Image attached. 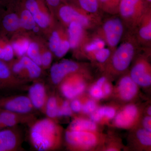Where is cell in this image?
Instances as JSON below:
<instances>
[{
  "mask_svg": "<svg viewBox=\"0 0 151 151\" xmlns=\"http://www.w3.org/2000/svg\"><path fill=\"white\" fill-rule=\"evenodd\" d=\"M97 125L95 122L86 119H76L71 122L69 129L71 131L92 132L96 130Z\"/></svg>",
  "mask_w": 151,
  "mask_h": 151,
  "instance_id": "17",
  "label": "cell"
},
{
  "mask_svg": "<svg viewBox=\"0 0 151 151\" xmlns=\"http://www.w3.org/2000/svg\"><path fill=\"white\" fill-rule=\"evenodd\" d=\"M30 139L32 145L38 151L53 150L59 142V129L51 119H42L32 127Z\"/></svg>",
  "mask_w": 151,
  "mask_h": 151,
  "instance_id": "1",
  "label": "cell"
},
{
  "mask_svg": "<svg viewBox=\"0 0 151 151\" xmlns=\"http://www.w3.org/2000/svg\"><path fill=\"white\" fill-rule=\"evenodd\" d=\"M42 65L44 66H48L51 63L52 54L50 52H46L41 55V58Z\"/></svg>",
  "mask_w": 151,
  "mask_h": 151,
  "instance_id": "37",
  "label": "cell"
},
{
  "mask_svg": "<svg viewBox=\"0 0 151 151\" xmlns=\"http://www.w3.org/2000/svg\"><path fill=\"white\" fill-rule=\"evenodd\" d=\"M6 0H0V3L4 2H5Z\"/></svg>",
  "mask_w": 151,
  "mask_h": 151,
  "instance_id": "47",
  "label": "cell"
},
{
  "mask_svg": "<svg viewBox=\"0 0 151 151\" xmlns=\"http://www.w3.org/2000/svg\"><path fill=\"white\" fill-rule=\"evenodd\" d=\"M105 80H106V79H105V77H101L100 79H98V81H97L96 84V85L101 87H103V85L105 84Z\"/></svg>",
  "mask_w": 151,
  "mask_h": 151,
  "instance_id": "42",
  "label": "cell"
},
{
  "mask_svg": "<svg viewBox=\"0 0 151 151\" xmlns=\"http://www.w3.org/2000/svg\"><path fill=\"white\" fill-rule=\"evenodd\" d=\"M108 151H116V149H114L113 148L109 149V150H108Z\"/></svg>",
  "mask_w": 151,
  "mask_h": 151,
  "instance_id": "46",
  "label": "cell"
},
{
  "mask_svg": "<svg viewBox=\"0 0 151 151\" xmlns=\"http://www.w3.org/2000/svg\"><path fill=\"white\" fill-rule=\"evenodd\" d=\"M14 57V50L12 45H6L2 46L0 43V60L8 62L12 59Z\"/></svg>",
  "mask_w": 151,
  "mask_h": 151,
  "instance_id": "25",
  "label": "cell"
},
{
  "mask_svg": "<svg viewBox=\"0 0 151 151\" xmlns=\"http://www.w3.org/2000/svg\"><path fill=\"white\" fill-rule=\"evenodd\" d=\"M101 2L103 3H106L109 2L111 1H117L119 0H100Z\"/></svg>",
  "mask_w": 151,
  "mask_h": 151,
  "instance_id": "43",
  "label": "cell"
},
{
  "mask_svg": "<svg viewBox=\"0 0 151 151\" xmlns=\"http://www.w3.org/2000/svg\"><path fill=\"white\" fill-rule=\"evenodd\" d=\"M137 136L140 142L144 146H150L151 145V132L145 129H141L137 132Z\"/></svg>",
  "mask_w": 151,
  "mask_h": 151,
  "instance_id": "27",
  "label": "cell"
},
{
  "mask_svg": "<svg viewBox=\"0 0 151 151\" xmlns=\"http://www.w3.org/2000/svg\"><path fill=\"white\" fill-rule=\"evenodd\" d=\"M20 19V27L27 29H33L36 26V22L32 15L27 9L22 12Z\"/></svg>",
  "mask_w": 151,
  "mask_h": 151,
  "instance_id": "21",
  "label": "cell"
},
{
  "mask_svg": "<svg viewBox=\"0 0 151 151\" xmlns=\"http://www.w3.org/2000/svg\"><path fill=\"white\" fill-rule=\"evenodd\" d=\"M134 52L132 44L125 42L117 49L113 58V64L115 69L119 71L127 69L132 62Z\"/></svg>",
  "mask_w": 151,
  "mask_h": 151,
  "instance_id": "4",
  "label": "cell"
},
{
  "mask_svg": "<svg viewBox=\"0 0 151 151\" xmlns=\"http://www.w3.org/2000/svg\"><path fill=\"white\" fill-rule=\"evenodd\" d=\"M25 5L27 9L32 15L36 23L40 27L45 28L48 25L50 22L49 18L40 11L37 0H26Z\"/></svg>",
  "mask_w": 151,
  "mask_h": 151,
  "instance_id": "14",
  "label": "cell"
},
{
  "mask_svg": "<svg viewBox=\"0 0 151 151\" xmlns=\"http://www.w3.org/2000/svg\"><path fill=\"white\" fill-rule=\"evenodd\" d=\"M118 90L121 98L126 101H129L137 94V85L130 76H124L119 82Z\"/></svg>",
  "mask_w": 151,
  "mask_h": 151,
  "instance_id": "12",
  "label": "cell"
},
{
  "mask_svg": "<svg viewBox=\"0 0 151 151\" xmlns=\"http://www.w3.org/2000/svg\"><path fill=\"white\" fill-rule=\"evenodd\" d=\"M45 106V112L49 118L53 119L57 117L59 107L55 97L52 96L49 97L47 100Z\"/></svg>",
  "mask_w": 151,
  "mask_h": 151,
  "instance_id": "22",
  "label": "cell"
},
{
  "mask_svg": "<svg viewBox=\"0 0 151 151\" xmlns=\"http://www.w3.org/2000/svg\"><path fill=\"white\" fill-rule=\"evenodd\" d=\"M104 31L108 44L115 47L119 44L123 35V24L118 18L109 20L104 26Z\"/></svg>",
  "mask_w": 151,
  "mask_h": 151,
  "instance_id": "5",
  "label": "cell"
},
{
  "mask_svg": "<svg viewBox=\"0 0 151 151\" xmlns=\"http://www.w3.org/2000/svg\"><path fill=\"white\" fill-rule=\"evenodd\" d=\"M96 111L103 118L104 116L108 119H113L116 115V111L113 108L109 107H103L96 109Z\"/></svg>",
  "mask_w": 151,
  "mask_h": 151,
  "instance_id": "30",
  "label": "cell"
},
{
  "mask_svg": "<svg viewBox=\"0 0 151 151\" xmlns=\"http://www.w3.org/2000/svg\"><path fill=\"white\" fill-rule=\"evenodd\" d=\"M147 113L149 116H150L151 115V107H149L147 110Z\"/></svg>",
  "mask_w": 151,
  "mask_h": 151,
  "instance_id": "45",
  "label": "cell"
},
{
  "mask_svg": "<svg viewBox=\"0 0 151 151\" xmlns=\"http://www.w3.org/2000/svg\"><path fill=\"white\" fill-rule=\"evenodd\" d=\"M28 57L38 65H42L40 55L39 52V49L37 44L35 42H32L29 44V46L27 51Z\"/></svg>",
  "mask_w": 151,
  "mask_h": 151,
  "instance_id": "23",
  "label": "cell"
},
{
  "mask_svg": "<svg viewBox=\"0 0 151 151\" xmlns=\"http://www.w3.org/2000/svg\"><path fill=\"white\" fill-rule=\"evenodd\" d=\"M29 44L28 40L24 39L14 42L12 46L13 50L18 55L22 56L27 52Z\"/></svg>",
  "mask_w": 151,
  "mask_h": 151,
  "instance_id": "24",
  "label": "cell"
},
{
  "mask_svg": "<svg viewBox=\"0 0 151 151\" xmlns=\"http://www.w3.org/2000/svg\"><path fill=\"white\" fill-rule=\"evenodd\" d=\"M62 0H45L49 5L52 7H56L58 5Z\"/></svg>",
  "mask_w": 151,
  "mask_h": 151,
  "instance_id": "40",
  "label": "cell"
},
{
  "mask_svg": "<svg viewBox=\"0 0 151 151\" xmlns=\"http://www.w3.org/2000/svg\"><path fill=\"white\" fill-rule=\"evenodd\" d=\"M70 107L72 111L78 113L82 110V105L79 100L74 99L70 103Z\"/></svg>",
  "mask_w": 151,
  "mask_h": 151,
  "instance_id": "38",
  "label": "cell"
},
{
  "mask_svg": "<svg viewBox=\"0 0 151 151\" xmlns=\"http://www.w3.org/2000/svg\"><path fill=\"white\" fill-rule=\"evenodd\" d=\"M89 94L93 98L97 99H101L104 96V92L102 87L95 84L92 86L89 90Z\"/></svg>",
  "mask_w": 151,
  "mask_h": 151,
  "instance_id": "34",
  "label": "cell"
},
{
  "mask_svg": "<svg viewBox=\"0 0 151 151\" xmlns=\"http://www.w3.org/2000/svg\"><path fill=\"white\" fill-rule=\"evenodd\" d=\"M72 113V111L70 107V103L67 100H65L63 102L61 106L58 108L57 117L70 116Z\"/></svg>",
  "mask_w": 151,
  "mask_h": 151,
  "instance_id": "31",
  "label": "cell"
},
{
  "mask_svg": "<svg viewBox=\"0 0 151 151\" xmlns=\"http://www.w3.org/2000/svg\"><path fill=\"white\" fill-rule=\"evenodd\" d=\"M2 128H3V127H2L1 125V124H0V130H1V129Z\"/></svg>",
  "mask_w": 151,
  "mask_h": 151,
  "instance_id": "48",
  "label": "cell"
},
{
  "mask_svg": "<svg viewBox=\"0 0 151 151\" xmlns=\"http://www.w3.org/2000/svg\"><path fill=\"white\" fill-rule=\"evenodd\" d=\"M138 114V110L134 105H130L125 107L116 115L115 124L119 128H126L132 126Z\"/></svg>",
  "mask_w": 151,
  "mask_h": 151,
  "instance_id": "7",
  "label": "cell"
},
{
  "mask_svg": "<svg viewBox=\"0 0 151 151\" xmlns=\"http://www.w3.org/2000/svg\"><path fill=\"white\" fill-rule=\"evenodd\" d=\"M2 23L3 27L8 32L14 31L20 27L19 19L14 13L9 14L4 17Z\"/></svg>",
  "mask_w": 151,
  "mask_h": 151,
  "instance_id": "20",
  "label": "cell"
},
{
  "mask_svg": "<svg viewBox=\"0 0 151 151\" xmlns=\"http://www.w3.org/2000/svg\"><path fill=\"white\" fill-rule=\"evenodd\" d=\"M104 93L106 95H108L111 93V85L108 83L104 84Z\"/></svg>",
  "mask_w": 151,
  "mask_h": 151,
  "instance_id": "41",
  "label": "cell"
},
{
  "mask_svg": "<svg viewBox=\"0 0 151 151\" xmlns=\"http://www.w3.org/2000/svg\"><path fill=\"white\" fill-rule=\"evenodd\" d=\"M19 138L12 130H0V151H12L17 147Z\"/></svg>",
  "mask_w": 151,
  "mask_h": 151,
  "instance_id": "15",
  "label": "cell"
},
{
  "mask_svg": "<svg viewBox=\"0 0 151 151\" xmlns=\"http://www.w3.org/2000/svg\"><path fill=\"white\" fill-rule=\"evenodd\" d=\"M83 26L77 22H70L68 27L70 47L76 48L79 44L83 32Z\"/></svg>",
  "mask_w": 151,
  "mask_h": 151,
  "instance_id": "16",
  "label": "cell"
},
{
  "mask_svg": "<svg viewBox=\"0 0 151 151\" xmlns=\"http://www.w3.org/2000/svg\"><path fill=\"white\" fill-rule=\"evenodd\" d=\"M29 95L33 107L35 108L42 109L46 104V90L43 84L37 83L32 85L29 91Z\"/></svg>",
  "mask_w": 151,
  "mask_h": 151,
  "instance_id": "8",
  "label": "cell"
},
{
  "mask_svg": "<svg viewBox=\"0 0 151 151\" xmlns=\"http://www.w3.org/2000/svg\"><path fill=\"white\" fill-rule=\"evenodd\" d=\"M80 5L84 10L90 13L97 12L98 8L97 0H78Z\"/></svg>",
  "mask_w": 151,
  "mask_h": 151,
  "instance_id": "26",
  "label": "cell"
},
{
  "mask_svg": "<svg viewBox=\"0 0 151 151\" xmlns=\"http://www.w3.org/2000/svg\"><path fill=\"white\" fill-rule=\"evenodd\" d=\"M33 107L29 98L26 96L0 99V108L17 114H25L29 113Z\"/></svg>",
  "mask_w": 151,
  "mask_h": 151,
  "instance_id": "2",
  "label": "cell"
},
{
  "mask_svg": "<svg viewBox=\"0 0 151 151\" xmlns=\"http://www.w3.org/2000/svg\"><path fill=\"white\" fill-rule=\"evenodd\" d=\"M59 15L65 22L70 23L75 22L79 23L83 26H86L89 23L88 19L81 14L69 6H63L60 9Z\"/></svg>",
  "mask_w": 151,
  "mask_h": 151,
  "instance_id": "9",
  "label": "cell"
},
{
  "mask_svg": "<svg viewBox=\"0 0 151 151\" xmlns=\"http://www.w3.org/2000/svg\"><path fill=\"white\" fill-rule=\"evenodd\" d=\"M13 86L10 70L4 62L0 60V89L9 88Z\"/></svg>",
  "mask_w": 151,
  "mask_h": 151,
  "instance_id": "19",
  "label": "cell"
},
{
  "mask_svg": "<svg viewBox=\"0 0 151 151\" xmlns=\"http://www.w3.org/2000/svg\"><path fill=\"white\" fill-rule=\"evenodd\" d=\"M65 139L70 145L89 148L96 145L97 139L90 132L68 130L65 133Z\"/></svg>",
  "mask_w": 151,
  "mask_h": 151,
  "instance_id": "3",
  "label": "cell"
},
{
  "mask_svg": "<svg viewBox=\"0 0 151 151\" xmlns=\"http://www.w3.org/2000/svg\"><path fill=\"white\" fill-rule=\"evenodd\" d=\"M105 45V43L104 41L100 39H97L86 45L85 49L88 52L96 51L104 48Z\"/></svg>",
  "mask_w": 151,
  "mask_h": 151,
  "instance_id": "29",
  "label": "cell"
},
{
  "mask_svg": "<svg viewBox=\"0 0 151 151\" xmlns=\"http://www.w3.org/2000/svg\"><path fill=\"white\" fill-rule=\"evenodd\" d=\"M147 1H148L149 2H151V0H147Z\"/></svg>",
  "mask_w": 151,
  "mask_h": 151,
  "instance_id": "49",
  "label": "cell"
},
{
  "mask_svg": "<svg viewBox=\"0 0 151 151\" xmlns=\"http://www.w3.org/2000/svg\"><path fill=\"white\" fill-rule=\"evenodd\" d=\"M131 77L137 85L148 86L151 85V76L145 64L140 63L132 68Z\"/></svg>",
  "mask_w": 151,
  "mask_h": 151,
  "instance_id": "13",
  "label": "cell"
},
{
  "mask_svg": "<svg viewBox=\"0 0 151 151\" xmlns=\"http://www.w3.org/2000/svg\"><path fill=\"white\" fill-rule=\"evenodd\" d=\"M24 69L27 70L30 78H38L41 73L39 65L28 57L22 58L12 67L13 71L15 73H19Z\"/></svg>",
  "mask_w": 151,
  "mask_h": 151,
  "instance_id": "10",
  "label": "cell"
},
{
  "mask_svg": "<svg viewBox=\"0 0 151 151\" xmlns=\"http://www.w3.org/2000/svg\"><path fill=\"white\" fill-rule=\"evenodd\" d=\"M70 48V45L69 42L66 40L62 41L58 48L54 52L55 54L58 57H62L67 53Z\"/></svg>",
  "mask_w": 151,
  "mask_h": 151,
  "instance_id": "32",
  "label": "cell"
},
{
  "mask_svg": "<svg viewBox=\"0 0 151 151\" xmlns=\"http://www.w3.org/2000/svg\"><path fill=\"white\" fill-rule=\"evenodd\" d=\"M33 31L35 32H38L39 31V28L35 26L33 28Z\"/></svg>",
  "mask_w": 151,
  "mask_h": 151,
  "instance_id": "44",
  "label": "cell"
},
{
  "mask_svg": "<svg viewBox=\"0 0 151 151\" xmlns=\"http://www.w3.org/2000/svg\"><path fill=\"white\" fill-rule=\"evenodd\" d=\"M61 41L62 40L60 39L58 33L56 31L53 32L49 40V47L50 50L52 52H55Z\"/></svg>",
  "mask_w": 151,
  "mask_h": 151,
  "instance_id": "28",
  "label": "cell"
},
{
  "mask_svg": "<svg viewBox=\"0 0 151 151\" xmlns=\"http://www.w3.org/2000/svg\"><path fill=\"white\" fill-rule=\"evenodd\" d=\"M151 118L150 116L145 117L143 121V125L145 129L151 132Z\"/></svg>",
  "mask_w": 151,
  "mask_h": 151,
  "instance_id": "39",
  "label": "cell"
},
{
  "mask_svg": "<svg viewBox=\"0 0 151 151\" xmlns=\"http://www.w3.org/2000/svg\"><path fill=\"white\" fill-rule=\"evenodd\" d=\"M85 83L81 80L67 81L63 83L60 90L63 96L68 99H73L84 92Z\"/></svg>",
  "mask_w": 151,
  "mask_h": 151,
  "instance_id": "11",
  "label": "cell"
},
{
  "mask_svg": "<svg viewBox=\"0 0 151 151\" xmlns=\"http://www.w3.org/2000/svg\"><path fill=\"white\" fill-rule=\"evenodd\" d=\"M97 109V105L95 101L89 100L84 105H82V110L84 113L89 114L92 113Z\"/></svg>",
  "mask_w": 151,
  "mask_h": 151,
  "instance_id": "35",
  "label": "cell"
},
{
  "mask_svg": "<svg viewBox=\"0 0 151 151\" xmlns=\"http://www.w3.org/2000/svg\"><path fill=\"white\" fill-rule=\"evenodd\" d=\"M111 54L110 50L108 48H103L96 51L95 58L97 61L100 63L105 62Z\"/></svg>",
  "mask_w": 151,
  "mask_h": 151,
  "instance_id": "33",
  "label": "cell"
},
{
  "mask_svg": "<svg viewBox=\"0 0 151 151\" xmlns=\"http://www.w3.org/2000/svg\"><path fill=\"white\" fill-rule=\"evenodd\" d=\"M78 68L77 63L69 60H63L59 63L55 64L50 69L52 81L54 84H59L65 76L75 72Z\"/></svg>",
  "mask_w": 151,
  "mask_h": 151,
  "instance_id": "6",
  "label": "cell"
},
{
  "mask_svg": "<svg viewBox=\"0 0 151 151\" xmlns=\"http://www.w3.org/2000/svg\"><path fill=\"white\" fill-rule=\"evenodd\" d=\"M141 0H121L120 12L124 17H131L134 14L136 7Z\"/></svg>",
  "mask_w": 151,
  "mask_h": 151,
  "instance_id": "18",
  "label": "cell"
},
{
  "mask_svg": "<svg viewBox=\"0 0 151 151\" xmlns=\"http://www.w3.org/2000/svg\"><path fill=\"white\" fill-rule=\"evenodd\" d=\"M139 35L141 37L146 40H150L151 39V22L147 25L141 28L139 30Z\"/></svg>",
  "mask_w": 151,
  "mask_h": 151,
  "instance_id": "36",
  "label": "cell"
}]
</instances>
